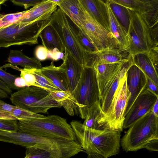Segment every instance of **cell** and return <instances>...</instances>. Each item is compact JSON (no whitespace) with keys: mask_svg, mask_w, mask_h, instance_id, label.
I'll return each instance as SVG.
<instances>
[{"mask_svg":"<svg viewBox=\"0 0 158 158\" xmlns=\"http://www.w3.org/2000/svg\"><path fill=\"white\" fill-rule=\"evenodd\" d=\"M25 158H56L48 152L34 147H26Z\"/></svg>","mask_w":158,"mask_h":158,"instance_id":"obj_32","label":"cell"},{"mask_svg":"<svg viewBox=\"0 0 158 158\" xmlns=\"http://www.w3.org/2000/svg\"><path fill=\"white\" fill-rule=\"evenodd\" d=\"M132 57L133 64L139 68L158 86V71L151 60L148 52L138 53Z\"/></svg>","mask_w":158,"mask_h":158,"instance_id":"obj_22","label":"cell"},{"mask_svg":"<svg viewBox=\"0 0 158 158\" xmlns=\"http://www.w3.org/2000/svg\"><path fill=\"white\" fill-rule=\"evenodd\" d=\"M0 130L11 132L18 131V120L0 119Z\"/></svg>","mask_w":158,"mask_h":158,"instance_id":"obj_35","label":"cell"},{"mask_svg":"<svg viewBox=\"0 0 158 158\" xmlns=\"http://www.w3.org/2000/svg\"><path fill=\"white\" fill-rule=\"evenodd\" d=\"M17 69L20 71V77L24 80L27 87H37L35 77L33 74L26 68L22 69L18 68Z\"/></svg>","mask_w":158,"mask_h":158,"instance_id":"obj_37","label":"cell"},{"mask_svg":"<svg viewBox=\"0 0 158 158\" xmlns=\"http://www.w3.org/2000/svg\"><path fill=\"white\" fill-rule=\"evenodd\" d=\"M52 2L56 4L58 6L60 3L61 2L62 0H50Z\"/></svg>","mask_w":158,"mask_h":158,"instance_id":"obj_48","label":"cell"},{"mask_svg":"<svg viewBox=\"0 0 158 158\" xmlns=\"http://www.w3.org/2000/svg\"><path fill=\"white\" fill-rule=\"evenodd\" d=\"M27 69L35 76L37 87L44 89L49 92L52 91L60 90L49 80L44 76L40 72L39 69Z\"/></svg>","mask_w":158,"mask_h":158,"instance_id":"obj_30","label":"cell"},{"mask_svg":"<svg viewBox=\"0 0 158 158\" xmlns=\"http://www.w3.org/2000/svg\"><path fill=\"white\" fill-rule=\"evenodd\" d=\"M7 61L13 65H19L24 68L40 69L42 67L39 60L26 56L20 50H10Z\"/></svg>","mask_w":158,"mask_h":158,"instance_id":"obj_25","label":"cell"},{"mask_svg":"<svg viewBox=\"0 0 158 158\" xmlns=\"http://www.w3.org/2000/svg\"><path fill=\"white\" fill-rule=\"evenodd\" d=\"M120 144L126 152L141 149L158 151V117L150 111L135 122L120 139Z\"/></svg>","mask_w":158,"mask_h":158,"instance_id":"obj_2","label":"cell"},{"mask_svg":"<svg viewBox=\"0 0 158 158\" xmlns=\"http://www.w3.org/2000/svg\"><path fill=\"white\" fill-rule=\"evenodd\" d=\"M16 106L0 100V119L16 120L13 115Z\"/></svg>","mask_w":158,"mask_h":158,"instance_id":"obj_34","label":"cell"},{"mask_svg":"<svg viewBox=\"0 0 158 158\" xmlns=\"http://www.w3.org/2000/svg\"><path fill=\"white\" fill-rule=\"evenodd\" d=\"M40 37L42 44L48 51L55 48L60 52H64L65 48L56 31L50 23L46 26L42 31Z\"/></svg>","mask_w":158,"mask_h":158,"instance_id":"obj_23","label":"cell"},{"mask_svg":"<svg viewBox=\"0 0 158 158\" xmlns=\"http://www.w3.org/2000/svg\"><path fill=\"white\" fill-rule=\"evenodd\" d=\"M130 96L126 75L120 83L106 113L98 119L100 130L123 131L124 113Z\"/></svg>","mask_w":158,"mask_h":158,"instance_id":"obj_7","label":"cell"},{"mask_svg":"<svg viewBox=\"0 0 158 158\" xmlns=\"http://www.w3.org/2000/svg\"><path fill=\"white\" fill-rule=\"evenodd\" d=\"M158 99L155 103L152 109V112L153 114L156 117H158Z\"/></svg>","mask_w":158,"mask_h":158,"instance_id":"obj_45","label":"cell"},{"mask_svg":"<svg viewBox=\"0 0 158 158\" xmlns=\"http://www.w3.org/2000/svg\"><path fill=\"white\" fill-rule=\"evenodd\" d=\"M50 24L65 49L80 64L84 67L87 66L91 55L86 52L76 40L69 27L65 14L59 7L52 15Z\"/></svg>","mask_w":158,"mask_h":158,"instance_id":"obj_8","label":"cell"},{"mask_svg":"<svg viewBox=\"0 0 158 158\" xmlns=\"http://www.w3.org/2000/svg\"><path fill=\"white\" fill-rule=\"evenodd\" d=\"M18 125L19 130L29 134L77 141L71 125L58 115L20 120Z\"/></svg>","mask_w":158,"mask_h":158,"instance_id":"obj_4","label":"cell"},{"mask_svg":"<svg viewBox=\"0 0 158 158\" xmlns=\"http://www.w3.org/2000/svg\"><path fill=\"white\" fill-rule=\"evenodd\" d=\"M105 2L109 17L110 32L117 43L119 49L122 51H126L130 45L127 33L117 20L108 3Z\"/></svg>","mask_w":158,"mask_h":158,"instance_id":"obj_20","label":"cell"},{"mask_svg":"<svg viewBox=\"0 0 158 158\" xmlns=\"http://www.w3.org/2000/svg\"><path fill=\"white\" fill-rule=\"evenodd\" d=\"M44 0H11L14 4L23 6L26 9L31 6L34 7L43 2Z\"/></svg>","mask_w":158,"mask_h":158,"instance_id":"obj_38","label":"cell"},{"mask_svg":"<svg viewBox=\"0 0 158 158\" xmlns=\"http://www.w3.org/2000/svg\"><path fill=\"white\" fill-rule=\"evenodd\" d=\"M157 99L158 96L150 91L146 85L136 98L125 116L123 129L129 128L137 120L152 111Z\"/></svg>","mask_w":158,"mask_h":158,"instance_id":"obj_11","label":"cell"},{"mask_svg":"<svg viewBox=\"0 0 158 158\" xmlns=\"http://www.w3.org/2000/svg\"><path fill=\"white\" fill-rule=\"evenodd\" d=\"M64 56L63 53L60 52L57 48H55L51 51H48V58L55 60L60 59L63 60Z\"/></svg>","mask_w":158,"mask_h":158,"instance_id":"obj_41","label":"cell"},{"mask_svg":"<svg viewBox=\"0 0 158 158\" xmlns=\"http://www.w3.org/2000/svg\"><path fill=\"white\" fill-rule=\"evenodd\" d=\"M39 70L60 90L65 92L71 96L65 72L61 65L56 66L52 62L49 65L42 67Z\"/></svg>","mask_w":158,"mask_h":158,"instance_id":"obj_17","label":"cell"},{"mask_svg":"<svg viewBox=\"0 0 158 158\" xmlns=\"http://www.w3.org/2000/svg\"><path fill=\"white\" fill-rule=\"evenodd\" d=\"M130 10L131 20L127 33L130 45L126 52L131 57L138 53L148 52L156 45L152 39L150 28L141 15L136 11Z\"/></svg>","mask_w":158,"mask_h":158,"instance_id":"obj_9","label":"cell"},{"mask_svg":"<svg viewBox=\"0 0 158 158\" xmlns=\"http://www.w3.org/2000/svg\"><path fill=\"white\" fill-rule=\"evenodd\" d=\"M126 82L130 96L126 108L125 117L136 98L146 86V76L139 68L132 64L127 71Z\"/></svg>","mask_w":158,"mask_h":158,"instance_id":"obj_13","label":"cell"},{"mask_svg":"<svg viewBox=\"0 0 158 158\" xmlns=\"http://www.w3.org/2000/svg\"><path fill=\"white\" fill-rule=\"evenodd\" d=\"M147 78V87L151 92L158 96V86L149 78Z\"/></svg>","mask_w":158,"mask_h":158,"instance_id":"obj_42","label":"cell"},{"mask_svg":"<svg viewBox=\"0 0 158 158\" xmlns=\"http://www.w3.org/2000/svg\"><path fill=\"white\" fill-rule=\"evenodd\" d=\"M149 57L156 69L158 70V47L154 46L148 52Z\"/></svg>","mask_w":158,"mask_h":158,"instance_id":"obj_40","label":"cell"},{"mask_svg":"<svg viewBox=\"0 0 158 158\" xmlns=\"http://www.w3.org/2000/svg\"><path fill=\"white\" fill-rule=\"evenodd\" d=\"M26 10L3 15L0 18V27L21 21Z\"/></svg>","mask_w":158,"mask_h":158,"instance_id":"obj_31","label":"cell"},{"mask_svg":"<svg viewBox=\"0 0 158 158\" xmlns=\"http://www.w3.org/2000/svg\"><path fill=\"white\" fill-rule=\"evenodd\" d=\"M129 59L122 62L93 66L96 73L100 100L110 83L117 76L125 62Z\"/></svg>","mask_w":158,"mask_h":158,"instance_id":"obj_14","label":"cell"},{"mask_svg":"<svg viewBox=\"0 0 158 158\" xmlns=\"http://www.w3.org/2000/svg\"><path fill=\"white\" fill-rule=\"evenodd\" d=\"M89 14L110 32L109 20L105 1L78 0Z\"/></svg>","mask_w":158,"mask_h":158,"instance_id":"obj_16","label":"cell"},{"mask_svg":"<svg viewBox=\"0 0 158 158\" xmlns=\"http://www.w3.org/2000/svg\"><path fill=\"white\" fill-rule=\"evenodd\" d=\"M106 1L117 20L127 32L131 20L130 9L113 2L112 0H107Z\"/></svg>","mask_w":158,"mask_h":158,"instance_id":"obj_27","label":"cell"},{"mask_svg":"<svg viewBox=\"0 0 158 158\" xmlns=\"http://www.w3.org/2000/svg\"><path fill=\"white\" fill-rule=\"evenodd\" d=\"M57 6L50 0H44L30 9L26 10L21 22H31L44 16L52 15L57 9Z\"/></svg>","mask_w":158,"mask_h":158,"instance_id":"obj_21","label":"cell"},{"mask_svg":"<svg viewBox=\"0 0 158 158\" xmlns=\"http://www.w3.org/2000/svg\"><path fill=\"white\" fill-rule=\"evenodd\" d=\"M10 99L15 106L36 114H46L51 108L62 107L49 92L36 86L21 88L12 94Z\"/></svg>","mask_w":158,"mask_h":158,"instance_id":"obj_5","label":"cell"},{"mask_svg":"<svg viewBox=\"0 0 158 158\" xmlns=\"http://www.w3.org/2000/svg\"><path fill=\"white\" fill-rule=\"evenodd\" d=\"M58 6L81 28L80 15L81 5L78 0H62Z\"/></svg>","mask_w":158,"mask_h":158,"instance_id":"obj_26","label":"cell"},{"mask_svg":"<svg viewBox=\"0 0 158 158\" xmlns=\"http://www.w3.org/2000/svg\"><path fill=\"white\" fill-rule=\"evenodd\" d=\"M7 1V0H0V9H1V5L5 3Z\"/></svg>","mask_w":158,"mask_h":158,"instance_id":"obj_49","label":"cell"},{"mask_svg":"<svg viewBox=\"0 0 158 158\" xmlns=\"http://www.w3.org/2000/svg\"><path fill=\"white\" fill-rule=\"evenodd\" d=\"M71 95L77 106L76 111L81 118L85 119L87 109L100 100L96 73L93 66L84 67L79 82Z\"/></svg>","mask_w":158,"mask_h":158,"instance_id":"obj_6","label":"cell"},{"mask_svg":"<svg viewBox=\"0 0 158 158\" xmlns=\"http://www.w3.org/2000/svg\"><path fill=\"white\" fill-rule=\"evenodd\" d=\"M80 5L81 29L92 43L99 50L107 48L119 49L118 43L111 33L93 18Z\"/></svg>","mask_w":158,"mask_h":158,"instance_id":"obj_10","label":"cell"},{"mask_svg":"<svg viewBox=\"0 0 158 158\" xmlns=\"http://www.w3.org/2000/svg\"><path fill=\"white\" fill-rule=\"evenodd\" d=\"M17 77L6 72L0 67V80L11 89H20L16 87L14 85L15 80Z\"/></svg>","mask_w":158,"mask_h":158,"instance_id":"obj_36","label":"cell"},{"mask_svg":"<svg viewBox=\"0 0 158 158\" xmlns=\"http://www.w3.org/2000/svg\"><path fill=\"white\" fill-rule=\"evenodd\" d=\"M138 12L150 28L158 25V0H112Z\"/></svg>","mask_w":158,"mask_h":158,"instance_id":"obj_12","label":"cell"},{"mask_svg":"<svg viewBox=\"0 0 158 158\" xmlns=\"http://www.w3.org/2000/svg\"><path fill=\"white\" fill-rule=\"evenodd\" d=\"M52 15L44 16L31 22L20 21L0 27V48L38 44V38L43 30L50 23Z\"/></svg>","mask_w":158,"mask_h":158,"instance_id":"obj_3","label":"cell"},{"mask_svg":"<svg viewBox=\"0 0 158 158\" xmlns=\"http://www.w3.org/2000/svg\"><path fill=\"white\" fill-rule=\"evenodd\" d=\"M3 15L0 14V18L2 17Z\"/></svg>","mask_w":158,"mask_h":158,"instance_id":"obj_50","label":"cell"},{"mask_svg":"<svg viewBox=\"0 0 158 158\" xmlns=\"http://www.w3.org/2000/svg\"><path fill=\"white\" fill-rule=\"evenodd\" d=\"M0 88L4 90L7 94H10L12 93L11 89L3 82L0 80Z\"/></svg>","mask_w":158,"mask_h":158,"instance_id":"obj_44","label":"cell"},{"mask_svg":"<svg viewBox=\"0 0 158 158\" xmlns=\"http://www.w3.org/2000/svg\"><path fill=\"white\" fill-rule=\"evenodd\" d=\"M64 52L63 62L60 65L65 72L72 95L79 82L84 66L78 62L66 49Z\"/></svg>","mask_w":158,"mask_h":158,"instance_id":"obj_15","label":"cell"},{"mask_svg":"<svg viewBox=\"0 0 158 158\" xmlns=\"http://www.w3.org/2000/svg\"><path fill=\"white\" fill-rule=\"evenodd\" d=\"M50 94L54 100L63 106L69 115H74L77 107L74 100L70 94L61 90L51 91Z\"/></svg>","mask_w":158,"mask_h":158,"instance_id":"obj_28","label":"cell"},{"mask_svg":"<svg viewBox=\"0 0 158 158\" xmlns=\"http://www.w3.org/2000/svg\"><path fill=\"white\" fill-rule=\"evenodd\" d=\"M87 158H105L101 156L95 154L89 153L87 154Z\"/></svg>","mask_w":158,"mask_h":158,"instance_id":"obj_47","label":"cell"},{"mask_svg":"<svg viewBox=\"0 0 158 158\" xmlns=\"http://www.w3.org/2000/svg\"><path fill=\"white\" fill-rule=\"evenodd\" d=\"M13 115L17 120L34 118H42L45 116L35 113L16 106L14 110Z\"/></svg>","mask_w":158,"mask_h":158,"instance_id":"obj_33","label":"cell"},{"mask_svg":"<svg viewBox=\"0 0 158 158\" xmlns=\"http://www.w3.org/2000/svg\"><path fill=\"white\" fill-rule=\"evenodd\" d=\"M70 125L78 143L87 154H95L105 158L118 154L121 132L91 129L77 120H72Z\"/></svg>","mask_w":158,"mask_h":158,"instance_id":"obj_1","label":"cell"},{"mask_svg":"<svg viewBox=\"0 0 158 158\" xmlns=\"http://www.w3.org/2000/svg\"><path fill=\"white\" fill-rule=\"evenodd\" d=\"M66 15L70 30L76 40L83 50L87 53L91 55L97 53L99 50L92 43L81 29L66 14Z\"/></svg>","mask_w":158,"mask_h":158,"instance_id":"obj_24","label":"cell"},{"mask_svg":"<svg viewBox=\"0 0 158 158\" xmlns=\"http://www.w3.org/2000/svg\"><path fill=\"white\" fill-rule=\"evenodd\" d=\"M102 112L99 99L87 109L86 115L83 123V125L91 129L100 130L97 122Z\"/></svg>","mask_w":158,"mask_h":158,"instance_id":"obj_29","label":"cell"},{"mask_svg":"<svg viewBox=\"0 0 158 158\" xmlns=\"http://www.w3.org/2000/svg\"><path fill=\"white\" fill-rule=\"evenodd\" d=\"M132 64V59L131 57L125 62L117 76L110 83L101 98V105L102 111L101 116L106 113L120 83L126 75L127 71L129 68Z\"/></svg>","mask_w":158,"mask_h":158,"instance_id":"obj_18","label":"cell"},{"mask_svg":"<svg viewBox=\"0 0 158 158\" xmlns=\"http://www.w3.org/2000/svg\"><path fill=\"white\" fill-rule=\"evenodd\" d=\"M14 85L16 87L19 89L27 87L25 81L23 78L20 77H17L15 79Z\"/></svg>","mask_w":158,"mask_h":158,"instance_id":"obj_43","label":"cell"},{"mask_svg":"<svg viewBox=\"0 0 158 158\" xmlns=\"http://www.w3.org/2000/svg\"><path fill=\"white\" fill-rule=\"evenodd\" d=\"M8 97L7 93L3 89L0 88V98H4Z\"/></svg>","mask_w":158,"mask_h":158,"instance_id":"obj_46","label":"cell"},{"mask_svg":"<svg viewBox=\"0 0 158 158\" xmlns=\"http://www.w3.org/2000/svg\"><path fill=\"white\" fill-rule=\"evenodd\" d=\"M35 55L39 60H44L48 59V50L44 46H39L36 49Z\"/></svg>","mask_w":158,"mask_h":158,"instance_id":"obj_39","label":"cell"},{"mask_svg":"<svg viewBox=\"0 0 158 158\" xmlns=\"http://www.w3.org/2000/svg\"><path fill=\"white\" fill-rule=\"evenodd\" d=\"M121 52L123 51L116 48H107L100 50L95 54L91 55L89 63L87 66H96L103 64L122 62L131 58L124 57L121 53Z\"/></svg>","mask_w":158,"mask_h":158,"instance_id":"obj_19","label":"cell"}]
</instances>
